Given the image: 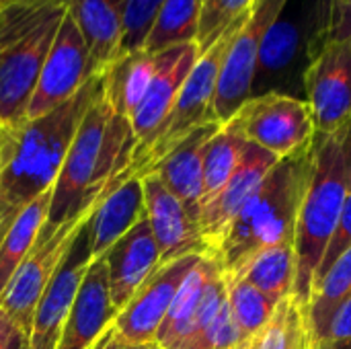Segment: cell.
Segmentation results:
<instances>
[{"instance_id":"obj_2","label":"cell","mask_w":351,"mask_h":349,"mask_svg":"<svg viewBox=\"0 0 351 349\" xmlns=\"http://www.w3.org/2000/svg\"><path fill=\"white\" fill-rule=\"evenodd\" d=\"M134 150L136 138L130 119L113 111L103 84L64 156L41 230H53L93 206L113 177L130 167Z\"/></svg>"},{"instance_id":"obj_41","label":"cell","mask_w":351,"mask_h":349,"mask_svg":"<svg viewBox=\"0 0 351 349\" xmlns=\"http://www.w3.org/2000/svg\"><path fill=\"white\" fill-rule=\"evenodd\" d=\"M247 349H255V344H253V346H251V348H247Z\"/></svg>"},{"instance_id":"obj_39","label":"cell","mask_w":351,"mask_h":349,"mask_svg":"<svg viewBox=\"0 0 351 349\" xmlns=\"http://www.w3.org/2000/svg\"><path fill=\"white\" fill-rule=\"evenodd\" d=\"M117 6H119V10H123V4H125V0H113ZM146 2H154V4H158V2H162V0H146Z\"/></svg>"},{"instance_id":"obj_16","label":"cell","mask_w":351,"mask_h":349,"mask_svg":"<svg viewBox=\"0 0 351 349\" xmlns=\"http://www.w3.org/2000/svg\"><path fill=\"white\" fill-rule=\"evenodd\" d=\"M142 179L146 220L160 251V265L187 255H206L197 222L187 208L165 187L158 175L148 173Z\"/></svg>"},{"instance_id":"obj_8","label":"cell","mask_w":351,"mask_h":349,"mask_svg":"<svg viewBox=\"0 0 351 349\" xmlns=\"http://www.w3.org/2000/svg\"><path fill=\"white\" fill-rule=\"evenodd\" d=\"M224 125L278 158L311 146L317 134L308 103L284 93L251 97Z\"/></svg>"},{"instance_id":"obj_26","label":"cell","mask_w":351,"mask_h":349,"mask_svg":"<svg viewBox=\"0 0 351 349\" xmlns=\"http://www.w3.org/2000/svg\"><path fill=\"white\" fill-rule=\"evenodd\" d=\"M49 202H51V189L41 193L37 200H33L12 222L4 239L0 241V294L12 280L14 272L21 267L29 251L33 249L47 212H49Z\"/></svg>"},{"instance_id":"obj_20","label":"cell","mask_w":351,"mask_h":349,"mask_svg":"<svg viewBox=\"0 0 351 349\" xmlns=\"http://www.w3.org/2000/svg\"><path fill=\"white\" fill-rule=\"evenodd\" d=\"M103 259L107 263L111 302L121 311L160 267V251L148 220L142 218L128 234L109 247Z\"/></svg>"},{"instance_id":"obj_5","label":"cell","mask_w":351,"mask_h":349,"mask_svg":"<svg viewBox=\"0 0 351 349\" xmlns=\"http://www.w3.org/2000/svg\"><path fill=\"white\" fill-rule=\"evenodd\" d=\"M247 14L249 10L243 12L234 23H230L214 45H210L204 53H199L169 115L154 132L150 142L142 150L134 152L130 171L136 177H144L146 173H150L152 167L158 165L171 150H175L189 134L214 121V95L218 84V74L232 39L241 31L243 23L247 21Z\"/></svg>"},{"instance_id":"obj_1","label":"cell","mask_w":351,"mask_h":349,"mask_svg":"<svg viewBox=\"0 0 351 349\" xmlns=\"http://www.w3.org/2000/svg\"><path fill=\"white\" fill-rule=\"evenodd\" d=\"M103 84L105 74H97L53 111L0 128V241L33 200L53 189L78 123Z\"/></svg>"},{"instance_id":"obj_42","label":"cell","mask_w":351,"mask_h":349,"mask_svg":"<svg viewBox=\"0 0 351 349\" xmlns=\"http://www.w3.org/2000/svg\"><path fill=\"white\" fill-rule=\"evenodd\" d=\"M152 349H158V348H152Z\"/></svg>"},{"instance_id":"obj_30","label":"cell","mask_w":351,"mask_h":349,"mask_svg":"<svg viewBox=\"0 0 351 349\" xmlns=\"http://www.w3.org/2000/svg\"><path fill=\"white\" fill-rule=\"evenodd\" d=\"M224 280H226V298L232 319L243 335V341L251 346L261 335L265 325L271 321L278 304L271 302L263 292H259L253 284H249L241 276L224 274Z\"/></svg>"},{"instance_id":"obj_10","label":"cell","mask_w":351,"mask_h":349,"mask_svg":"<svg viewBox=\"0 0 351 349\" xmlns=\"http://www.w3.org/2000/svg\"><path fill=\"white\" fill-rule=\"evenodd\" d=\"M66 12L49 16L29 35L0 49V128L27 121V107Z\"/></svg>"},{"instance_id":"obj_13","label":"cell","mask_w":351,"mask_h":349,"mask_svg":"<svg viewBox=\"0 0 351 349\" xmlns=\"http://www.w3.org/2000/svg\"><path fill=\"white\" fill-rule=\"evenodd\" d=\"M204 255H187L160 265L115 317V333L132 346H154L156 333L187 274Z\"/></svg>"},{"instance_id":"obj_37","label":"cell","mask_w":351,"mask_h":349,"mask_svg":"<svg viewBox=\"0 0 351 349\" xmlns=\"http://www.w3.org/2000/svg\"><path fill=\"white\" fill-rule=\"evenodd\" d=\"M343 152H346V165H348V175H350L351 185V119L343 125Z\"/></svg>"},{"instance_id":"obj_17","label":"cell","mask_w":351,"mask_h":349,"mask_svg":"<svg viewBox=\"0 0 351 349\" xmlns=\"http://www.w3.org/2000/svg\"><path fill=\"white\" fill-rule=\"evenodd\" d=\"M197 58L199 49L195 43H183L160 51L156 74L152 76L142 101L130 115L132 134L136 138L134 152L142 150L150 142L154 132L160 128Z\"/></svg>"},{"instance_id":"obj_22","label":"cell","mask_w":351,"mask_h":349,"mask_svg":"<svg viewBox=\"0 0 351 349\" xmlns=\"http://www.w3.org/2000/svg\"><path fill=\"white\" fill-rule=\"evenodd\" d=\"M68 14L86 43L93 72L105 74L121 56L123 21L119 6L113 0H72Z\"/></svg>"},{"instance_id":"obj_7","label":"cell","mask_w":351,"mask_h":349,"mask_svg":"<svg viewBox=\"0 0 351 349\" xmlns=\"http://www.w3.org/2000/svg\"><path fill=\"white\" fill-rule=\"evenodd\" d=\"M105 191H103V195H105ZM103 195L93 206L82 210L78 216L66 220L58 228L41 230L33 249L29 251L25 261L21 263V267L14 272L12 280L0 294V309L10 315V319L25 331L27 337L31 333L33 315H35V309H37L45 288L53 280V276L60 269L62 261L66 259L70 247L74 245L76 237L80 234L84 224L95 214Z\"/></svg>"},{"instance_id":"obj_25","label":"cell","mask_w":351,"mask_h":349,"mask_svg":"<svg viewBox=\"0 0 351 349\" xmlns=\"http://www.w3.org/2000/svg\"><path fill=\"white\" fill-rule=\"evenodd\" d=\"M226 276H241L263 292L271 302L280 304L286 296L294 294L296 284V255L294 243H282L269 247L249 261H245L237 272Z\"/></svg>"},{"instance_id":"obj_3","label":"cell","mask_w":351,"mask_h":349,"mask_svg":"<svg viewBox=\"0 0 351 349\" xmlns=\"http://www.w3.org/2000/svg\"><path fill=\"white\" fill-rule=\"evenodd\" d=\"M313 171L315 140L274 165L220 239L216 251L208 255L218 261L222 274L237 272L245 261L269 247L294 243L298 212Z\"/></svg>"},{"instance_id":"obj_15","label":"cell","mask_w":351,"mask_h":349,"mask_svg":"<svg viewBox=\"0 0 351 349\" xmlns=\"http://www.w3.org/2000/svg\"><path fill=\"white\" fill-rule=\"evenodd\" d=\"M280 158L274 156L271 152L247 142L241 163L226 183V187L210 200L202 210L197 218V228L202 234V241L206 245V255H212L232 224V220L239 216L243 206L249 202V197L257 191L261 181L267 177V173L274 169V165Z\"/></svg>"},{"instance_id":"obj_29","label":"cell","mask_w":351,"mask_h":349,"mask_svg":"<svg viewBox=\"0 0 351 349\" xmlns=\"http://www.w3.org/2000/svg\"><path fill=\"white\" fill-rule=\"evenodd\" d=\"M351 292V247L335 261L325 278L313 288L308 302L311 329L317 344L327 341L335 313Z\"/></svg>"},{"instance_id":"obj_12","label":"cell","mask_w":351,"mask_h":349,"mask_svg":"<svg viewBox=\"0 0 351 349\" xmlns=\"http://www.w3.org/2000/svg\"><path fill=\"white\" fill-rule=\"evenodd\" d=\"M93 76V64L82 35L78 33L72 16L66 12L49 53L43 62L35 93L27 107L25 119H37L56 107L70 101Z\"/></svg>"},{"instance_id":"obj_24","label":"cell","mask_w":351,"mask_h":349,"mask_svg":"<svg viewBox=\"0 0 351 349\" xmlns=\"http://www.w3.org/2000/svg\"><path fill=\"white\" fill-rule=\"evenodd\" d=\"M160 53H148L136 49L121 53L105 72V97L117 115L130 119L138 103L142 101L152 76L156 74Z\"/></svg>"},{"instance_id":"obj_28","label":"cell","mask_w":351,"mask_h":349,"mask_svg":"<svg viewBox=\"0 0 351 349\" xmlns=\"http://www.w3.org/2000/svg\"><path fill=\"white\" fill-rule=\"evenodd\" d=\"M308 304L296 294L286 296L274 311L271 321L255 339V349H313Z\"/></svg>"},{"instance_id":"obj_14","label":"cell","mask_w":351,"mask_h":349,"mask_svg":"<svg viewBox=\"0 0 351 349\" xmlns=\"http://www.w3.org/2000/svg\"><path fill=\"white\" fill-rule=\"evenodd\" d=\"M86 226H88V222L76 237L74 245L70 247L66 259L62 261L60 269L56 272L53 280L45 288V292L35 309L27 349H56L58 341H60V335H62V329L70 315V309L74 304L76 292H78L82 278L93 261L90 251H88Z\"/></svg>"},{"instance_id":"obj_36","label":"cell","mask_w":351,"mask_h":349,"mask_svg":"<svg viewBox=\"0 0 351 349\" xmlns=\"http://www.w3.org/2000/svg\"><path fill=\"white\" fill-rule=\"evenodd\" d=\"M343 341V339H351V292L348 298L343 300V304L339 306V311L333 317V323L329 327V337L327 341Z\"/></svg>"},{"instance_id":"obj_35","label":"cell","mask_w":351,"mask_h":349,"mask_svg":"<svg viewBox=\"0 0 351 349\" xmlns=\"http://www.w3.org/2000/svg\"><path fill=\"white\" fill-rule=\"evenodd\" d=\"M29 337L25 331L10 319L8 313L0 309V349H27Z\"/></svg>"},{"instance_id":"obj_38","label":"cell","mask_w":351,"mask_h":349,"mask_svg":"<svg viewBox=\"0 0 351 349\" xmlns=\"http://www.w3.org/2000/svg\"><path fill=\"white\" fill-rule=\"evenodd\" d=\"M319 349H351V339H343V341H323L319 344Z\"/></svg>"},{"instance_id":"obj_4","label":"cell","mask_w":351,"mask_h":349,"mask_svg":"<svg viewBox=\"0 0 351 349\" xmlns=\"http://www.w3.org/2000/svg\"><path fill=\"white\" fill-rule=\"evenodd\" d=\"M350 189L343 128L333 134H315V171L304 193L294 232V294L306 304L311 302L315 272L335 232Z\"/></svg>"},{"instance_id":"obj_34","label":"cell","mask_w":351,"mask_h":349,"mask_svg":"<svg viewBox=\"0 0 351 349\" xmlns=\"http://www.w3.org/2000/svg\"><path fill=\"white\" fill-rule=\"evenodd\" d=\"M346 37H351V0H327V27L323 45L327 41Z\"/></svg>"},{"instance_id":"obj_11","label":"cell","mask_w":351,"mask_h":349,"mask_svg":"<svg viewBox=\"0 0 351 349\" xmlns=\"http://www.w3.org/2000/svg\"><path fill=\"white\" fill-rule=\"evenodd\" d=\"M304 101L315 132L333 134L351 119V37L327 41L304 70Z\"/></svg>"},{"instance_id":"obj_19","label":"cell","mask_w":351,"mask_h":349,"mask_svg":"<svg viewBox=\"0 0 351 349\" xmlns=\"http://www.w3.org/2000/svg\"><path fill=\"white\" fill-rule=\"evenodd\" d=\"M142 218H146L142 179L128 167L113 177L101 204L88 220L86 234L90 259L95 261L103 257L109 247L128 234Z\"/></svg>"},{"instance_id":"obj_21","label":"cell","mask_w":351,"mask_h":349,"mask_svg":"<svg viewBox=\"0 0 351 349\" xmlns=\"http://www.w3.org/2000/svg\"><path fill=\"white\" fill-rule=\"evenodd\" d=\"M220 128L222 125L216 121L197 128L150 171L158 175L165 187L187 208V212L193 216L195 222L199 218L202 193H204V152L210 138Z\"/></svg>"},{"instance_id":"obj_23","label":"cell","mask_w":351,"mask_h":349,"mask_svg":"<svg viewBox=\"0 0 351 349\" xmlns=\"http://www.w3.org/2000/svg\"><path fill=\"white\" fill-rule=\"evenodd\" d=\"M216 269H220L218 261L204 255L197 265L187 274L185 282L181 284L158 333H156V341L154 346L158 349H177L191 333L197 311H199V302L204 296V290L210 282V278L216 274Z\"/></svg>"},{"instance_id":"obj_6","label":"cell","mask_w":351,"mask_h":349,"mask_svg":"<svg viewBox=\"0 0 351 349\" xmlns=\"http://www.w3.org/2000/svg\"><path fill=\"white\" fill-rule=\"evenodd\" d=\"M298 12H288L286 6L267 31L257 58L253 97L282 93V86L296 76L302 82L306 64L323 45L327 0H298Z\"/></svg>"},{"instance_id":"obj_27","label":"cell","mask_w":351,"mask_h":349,"mask_svg":"<svg viewBox=\"0 0 351 349\" xmlns=\"http://www.w3.org/2000/svg\"><path fill=\"white\" fill-rule=\"evenodd\" d=\"M204 0H165L150 25L142 49L160 53L165 49L195 43Z\"/></svg>"},{"instance_id":"obj_40","label":"cell","mask_w":351,"mask_h":349,"mask_svg":"<svg viewBox=\"0 0 351 349\" xmlns=\"http://www.w3.org/2000/svg\"><path fill=\"white\" fill-rule=\"evenodd\" d=\"M12 2H16V0H0V8H4V6H8Z\"/></svg>"},{"instance_id":"obj_32","label":"cell","mask_w":351,"mask_h":349,"mask_svg":"<svg viewBox=\"0 0 351 349\" xmlns=\"http://www.w3.org/2000/svg\"><path fill=\"white\" fill-rule=\"evenodd\" d=\"M253 2L255 0H204L195 39L199 53L214 45L218 37L228 29V25L234 23L243 12H247Z\"/></svg>"},{"instance_id":"obj_33","label":"cell","mask_w":351,"mask_h":349,"mask_svg":"<svg viewBox=\"0 0 351 349\" xmlns=\"http://www.w3.org/2000/svg\"><path fill=\"white\" fill-rule=\"evenodd\" d=\"M351 247V189L348 193V200H346V206L341 210V216H339V222L335 226V232L325 249V255L315 272V280H313V288L325 278V274L335 265V261L348 251ZM313 294V292H311Z\"/></svg>"},{"instance_id":"obj_31","label":"cell","mask_w":351,"mask_h":349,"mask_svg":"<svg viewBox=\"0 0 351 349\" xmlns=\"http://www.w3.org/2000/svg\"><path fill=\"white\" fill-rule=\"evenodd\" d=\"M247 140L239 134L222 125L208 142L204 152V193H202V208L214 200L234 175Z\"/></svg>"},{"instance_id":"obj_9","label":"cell","mask_w":351,"mask_h":349,"mask_svg":"<svg viewBox=\"0 0 351 349\" xmlns=\"http://www.w3.org/2000/svg\"><path fill=\"white\" fill-rule=\"evenodd\" d=\"M288 2L290 0H255L251 4L247 21L232 39L218 74L214 95V121L220 125L228 123L232 115L253 97L261 43L271 25L286 10Z\"/></svg>"},{"instance_id":"obj_18","label":"cell","mask_w":351,"mask_h":349,"mask_svg":"<svg viewBox=\"0 0 351 349\" xmlns=\"http://www.w3.org/2000/svg\"><path fill=\"white\" fill-rule=\"evenodd\" d=\"M119 311L111 302L107 263L90 261L56 349H90L115 323Z\"/></svg>"}]
</instances>
